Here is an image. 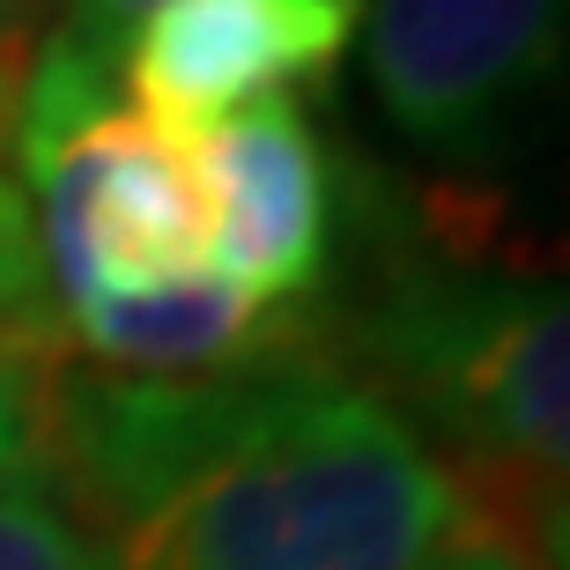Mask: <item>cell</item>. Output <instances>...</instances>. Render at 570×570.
<instances>
[{
    "label": "cell",
    "mask_w": 570,
    "mask_h": 570,
    "mask_svg": "<svg viewBox=\"0 0 570 570\" xmlns=\"http://www.w3.org/2000/svg\"><path fill=\"white\" fill-rule=\"evenodd\" d=\"M563 60V0H379L363 30L371 97L415 148L474 156L533 111Z\"/></svg>",
    "instance_id": "cell-5"
},
{
    "label": "cell",
    "mask_w": 570,
    "mask_h": 570,
    "mask_svg": "<svg viewBox=\"0 0 570 570\" xmlns=\"http://www.w3.org/2000/svg\"><path fill=\"white\" fill-rule=\"evenodd\" d=\"M0 341L38 348V356H67L60 304H52V282H45L38 223H30V200H22L8 134H0Z\"/></svg>",
    "instance_id": "cell-7"
},
{
    "label": "cell",
    "mask_w": 570,
    "mask_h": 570,
    "mask_svg": "<svg viewBox=\"0 0 570 570\" xmlns=\"http://www.w3.org/2000/svg\"><path fill=\"white\" fill-rule=\"evenodd\" d=\"M141 8H156V0H60V22H75V30H89V38L119 45V30H127Z\"/></svg>",
    "instance_id": "cell-12"
},
{
    "label": "cell",
    "mask_w": 570,
    "mask_h": 570,
    "mask_svg": "<svg viewBox=\"0 0 570 570\" xmlns=\"http://www.w3.org/2000/svg\"><path fill=\"white\" fill-rule=\"evenodd\" d=\"M0 570H111L38 466L0 482Z\"/></svg>",
    "instance_id": "cell-8"
},
{
    "label": "cell",
    "mask_w": 570,
    "mask_h": 570,
    "mask_svg": "<svg viewBox=\"0 0 570 570\" xmlns=\"http://www.w3.org/2000/svg\"><path fill=\"white\" fill-rule=\"evenodd\" d=\"M45 489L111 570H438L482 527L326 348L215 379H45Z\"/></svg>",
    "instance_id": "cell-1"
},
{
    "label": "cell",
    "mask_w": 570,
    "mask_h": 570,
    "mask_svg": "<svg viewBox=\"0 0 570 570\" xmlns=\"http://www.w3.org/2000/svg\"><path fill=\"white\" fill-rule=\"evenodd\" d=\"M356 22L363 0H156L119 30V97L156 134L193 141L245 105L326 82Z\"/></svg>",
    "instance_id": "cell-6"
},
{
    "label": "cell",
    "mask_w": 570,
    "mask_h": 570,
    "mask_svg": "<svg viewBox=\"0 0 570 570\" xmlns=\"http://www.w3.org/2000/svg\"><path fill=\"white\" fill-rule=\"evenodd\" d=\"M22 200L38 223L52 304L89 312L200 275V186L170 141L119 97V45L52 22L8 119Z\"/></svg>",
    "instance_id": "cell-3"
},
{
    "label": "cell",
    "mask_w": 570,
    "mask_h": 570,
    "mask_svg": "<svg viewBox=\"0 0 570 570\" xmlns=\"http://www.w3.org/2000/svg\"><path fill=\"white\" fill-rule=\"evenodd\" d=\"M60 356H38V348H16L0 341V482L38 466V423H45V379H52Z\"/></svg>",
    "instance_id": "cell-9"
},
{
    "label": "cell",
    "mask_w": 570,
    "mask_h": 570,
    "mask_svg": "<svg viewBox=\"0 0 570 570\" xmlns=\"http://www.w3.org/2000/svg\"><path fill=\"white\" fill-rule=\"evenodd\" d=\"M200 186V267L259 312L312 318L334 275L341 178L296 97L245 105L186 141Z\"/></svg>",
    "instance_id": "cell-4"
},
{
    "label": "cell",
    "mask_w": 570,
    "mask_h": 570,
    "mask_svg": "<svg viewBox=\"0 0 570 570\" xmlns=\"http://www.w3.org/2000/svg\"><path fill=\"white\" fill-rule=\"evenodd\" d=\"M438 570H541V563H533V556H519V549L504 541V533L474 527V533H466V541H460L452 556H444Z\"/></svg>",
    "instance_id": "cell-11"
},
{
    "label": "cell",
    "mask_w": 570,
    "mask_h": 570,
    "mask_svg": "<svg viewBox=\"0 0 570 570\" xmlns=\"http://www.w3.org/2000/svg\"><path fill=\"white\" fill-rule=\"evenodd\" d=\"M60 22V0H0V134L16 119V89H22V67L38 52V38Z\"/></svg>",
    "instance_id": "cell-10"
},
{
    "label": "cell",
    "mask_w": 570,
    "mask_h": 570,
    "mask_svg": "<svg viewBox=\"0 0 570 570\" xmlns=\"http://www.w3.org/2000/svg\"><path fill=\"white\" fill-rule=\"evenodd\" d=\"M563 341L549 275L423 237L379 267L334 363L438 452L489 533L556 570L570 482Z\"/></svg>",
    "instance_id": "cell-2"
}]
</instances>
